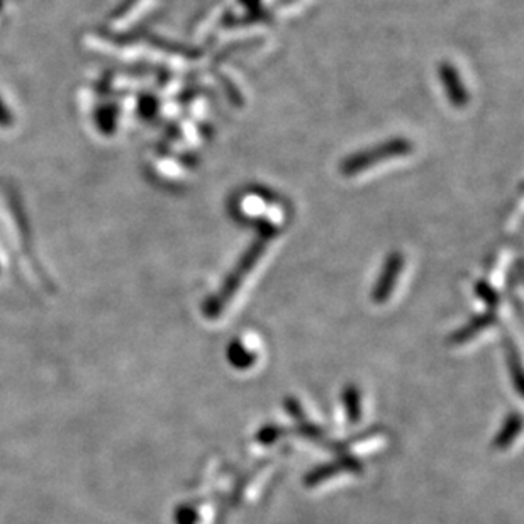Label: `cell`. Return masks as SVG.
Listing matches in <instances>:
<instances>
[{
  "label": "cell",
  "mask_w": 524,
  "mask_h": 524,
  "mask_svg": "<svg viewBox=\"0 0 524 524\" xmlns=\"http://www.w3.org/2000/svg\"><path fill=\"white\" fill-rule=\"evenodd\" d=\"M409 152V144L404 140H394V142H383L377 146L375 150H369L363 153L352 156L350 160L345 161L343 171L345 173H356L360 170H367L377 163V160H385V158H394V156L406 155Z\"/></svg>",
  "instance_id": "6da1fadb"
},
{
  "label": "cell",
  "mask_w": 524,
  "mask_h": 524,
  "mask_svg": "<svg viewBox=\"0 0 524 524\" xmlns=\"http://www.w3.org/2000/svg\"><path fill=\"white\" fill-rule=\"evenodd\" d=\"M439 71H441V80L446 87L450 100L456 106L465 104L467 102V92H465V87L462 84V78H460L458 71L455 70L452 65H443Z\"/></svg>",
  "instance_id": "7a4b0ae2"
}]
</instances>
